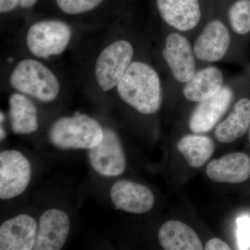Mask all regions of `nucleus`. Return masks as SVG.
I'll use <instances>...</instances> for the list:
<instances>
[{
    "label": "nucleus",
    "mask_w": 250,
    "mask_h": 250,
    "mask_svg": "<svg viewBox=\"0 0 250 250\" xmlns=\"http://www.w3.org/2000/svg\"><path fill=\"white\" fill-rule=\"evenodd\" d=\"M38 227L35 219L27 214L6 220L0 226V250H34Z\"/></svg>",
    "instance_id": "obj_13"
},
{
    "label": "nucleus",
    "mask_w": 250,
    "mask_h": 250,
    "mask_svg": "<svg viewBox=\"0 0 250 250\" xmlns=\"http://www.w3.org/2000/svg\"><path fill=\"white\" fill-rule=\"evenodd\" d=\"M205 250H230L231 248L220 238H213L207 242L205 246Z\"/></svg>",
    "instance_id": "obj_25"
},
{
    "label": "nucleus",
    "mask_w": 250,
    "mask_h": 250,
    "mask_svg": "<svg viewBox=\"0 0 250 250\" xmlns=\"http://www.w3.org/2000/svg\"><path fill=\"white\" fill-rule=\"evenodd\" d=\"M250 125V98L243 97L233 104L227 118L215 126V138L220 143H232L246 134Z\"/></svg>",
    "instance_id": "obj_17"
},
{
    "label": "nucleus",
    "mask_w": 250,
    "mask_h": 250,
    "mask_svg": "<svg viewBox=\"0 0 250 250\" xmlns=\"http://www.w3.org/2000/svg\"><path fill=\"white\" fill-rule=\"evenodd\" d=\"M115 89L123 103L141 114L150 116L159 111L162 79L146 48L141 49Z\"/></svg>",
    "instance_id": "obj_1"
},
{
    "label": "nucleus",
    "mask_w": 250,
    "mask_h": 250,
    "mask_svg": "<svg viewBox=\"0 0 250 250\" xmlns=\"http://www.w3.org/2000/svg\"><path fill=\"white\" fill-rule=\"evenodd\" d=\"M212 0H155L158 16L166 29L179 31L193 40L214 14Z\"/></svg>",
    "instance_id": "obj_7"
},
{
    "label": "nucleus",
    "mask_w": 250,
    "mask_h": 250,
    "mask_svg": "<svg viewBox=\"0 0 250 250\" xmlns=\"http://www.w3.org/2000/svg\"><path fill=\"white\" fill-rule=\"evenodd\" d=\"M238 224V244L240 250L249 249L250 247V218L241 217L237 220Z\"/></svg>",
    "instance_id": "obj_23"
},
{
    "label": "nucleus",
    "mask_w": 250,
    "mask_h": 250,
    "mask_svg": "<svg viewBox=\"0 0 250 250\" xmlns=\"http://www.w3.org/2000/svg\"><path fill=\"white\" fill-rule=\"evenodd\" d=\"M30 163L22 153L6 150L0 153V198L19 196L30 182Z\"/></svg>",
    "instance_id": "obj_9"
},
{
    "label": "nucleus",
    "mask_w": 250,
    "mask_h": 250,
    "mask_svg": "<svg viewBox=\"0 0 250 250\" xmlns=\"http://www.w3.org/2000/svg\"><path fill=\"white\" fill-rule=\"evenodd\" d=\"M90 165L98 173L105 177H117L124 172L126 159L118 135L104 128L101 142L88 151Z\"/></svg>",
    "instance_id": "obj_11"
},
{
    "label": "nucleus",
    "mask_w": 250,
    "mask_h": 250,
    "mask_svg": "<svg viewBox=\"0 0 250 250\" xmlns=\"http://www.w3.org/2000/svg\"><path fill=\"white\" fill-rule=\"evenodd\" d=\"M6 137V131L2 128V125H1V128H0V140L2 141Z\"/></svg>",
    "instance_id": "obj_27"
},
{
    "label": "nucleus",
    "mask_w": 250,
    "mask_h": 250,
    "mask_svg": "<svg viewBox=\"0 0 250 250\" xmlns=\"http://www.w3.org/2000/svg\"><path fill=\"white\" fill-rule=\"evenodd\" d=\"M19 6V0H0V13L6 15L14 12Z\"/></svg>",
    "instance_id": "obj_24"
},
{
    "label": "nucleus",
    "mask_w": 250,
    "mask_h": 250,
    "mask_svg": "<svg viewBox=\"0 0 250 250\" xmlns=\"http://www.w3.org/2000/svg\"><path fill=\"white\" fill-rule=\"evenodd\" d=\"M206 172L213 182L242 183L250 177V157L246 153H230L210 161Z\"/></svg>",
    "instance_id": "obj_16"
},
{
    "label": "nucleus",
    "mask_w": 250,
    "mask_h": 250,
    "mask_svg": "<svg viewBox=\"0 0 250 250\" xmlns=\"http://www.w3.org/2000/svg\"><path fill=\"white\" fill-rule=\"evenodd\" d=\"M74 36L71 23L59 18H45L30 23L23 40L29 56L45 62L65 53Z\"/></svg>",
    "instance_id": "obj_6"
},
{
    "label": "nucleus",
    "mask_w": 250,
    "mask_h": 250,
    "mask_svg": "<svg viewBox=\"0 0 250 250\" xmlns=\"http://www.w3.org/2000/svg\"><path fill=\"white\" fill-rule=\"evenodd\" d=\"M110 195L116 209L135 214L147 213L154 205V195L147 187L130 181L113 184Z\"/></svg>",
    "instance_id": "obj_14"
},
{
    "label": "nucleus",
    "mask_w": 250,
    "mask_h": 250,
    "mask_svg": "<svg viewBox=\"0 0 250 250\" xmlns=\"http://www.w3.org/2000/svg\"><path fill=\"white\" fill-rule=\"evenodd\" d=\"M70 229V218L65 212L57 208L46 210L39 220L34 250H62Z\"/></svg>",
    "instance_id": "obj_12"
},
{
    "label": "nucleus",
    "mask_w": 250,
    "mask_h": 250,
    "mask_svg": "<svg viewBox=\"0 0 250 250\" xmlns=\"http://www.w3.org/2000/svg\"><path fill=\"white\" fill-rule=\"evenodd\" d=\"M248 132H249V141H250V125L249 130H248Z\"/></svg>",
    "instance_id": "obj_28"
},
{
    "label": "nucleus",
    "mask_w": 250,
    "mask_h": 250,
    "mask_svg": "<svg viewBox=\"0 0 250 250\" xmlns=\"http://www.w3.org/2000/svg\"><path fill=\"white\" fill-rule=\"evenodd\" d=\"M104 136V128L96 120L83 113L62 117L49 130L51 143L61 149H90L98 146Z\"/></svg>",
    "instance_id": "obj_8"
},
{
    "label": "nucleus",
    "mask_w": 250,
    "mask_h": 250,
    "mask_svg": "<svg viewBox=\"0 0 250 250\" xmlns=\"http://www.w3.org/2000/svg\"><path fill=\"white\" fill-rule=\"evenodd\" d=\"M134 33L117 32L105 41L94 59L92 80L102 91L115 89L143 48Z\"/></svg>",
    "instance_id": "obj_3"
},
{
    "label": "nucleus",
    "mask_w": 250,
    "mask_h": 250,
    "mask_svg": "<svg viewBox=\"0 0 250 250\" xmlns=\"http://www.w3.org/2000/svg\"><path fill=\"white\" fill-rule=\"evenodd\" d=\"M177 147L189 166L200 167L213 155L215 144L208 136L199 134L187 135L179 140Z\"/></svg>",
    "instance_id": "obj_20"
},
{
    "label": "nucleus",
    "mask_w": 250,
    "mask_h": 250,
    "mask_svg": "<svg viewBox=\"0 0 250 250\" xmlns=\"http://www.w3.org/2000/svg\"><path fill=\"white\" fill-rule=\"evenodd\" d=\"M226 84L225 74L220 67L207 65L199 67L190 80L182 87V93L188 101L199 103L213 96Z\"/></svg>",
    "instance_id": "obj_15"
},
{
    "label": "nucleus",
    "mask_w": 250,
    "mask_h": 250,
    "mask_svg": "<svg viewBox=\"0 0 250 250\" xmlns=\"http://www.w3.org/2000/svg\"><path fill=\"white\" fill-rule=\"evenodd\" d=\"M248 46L234 35L217 6L214 14L192 40L200 67L223 62L246 65Z\"/></svg>",
    "instance_id": "obj_2"
},
{
    "label": "nucleus",
    "mask_w": 250,
    "mask_h": 250,
    "mask_svg": "<svg viewBox=\"0 0 250 250\" xmlns=\"http://www.w3.org/2000/svg\"><path fill=\"white\" fill-rule=\"evenodd\" d=\"M155 59L161 69L178 84L190 80L200 67L192 41L185 34L164 28L155 49Z\"/></svg>",
    "instance_id": "obj_5"
},
{
    "label": "nucleus",
    "mask_w": 250,
    "mask_h": 250,
    "mask_svg": "<svg viewBox=\"0 0 250 250\" xmlns=\"http://www.w3.org/2000/svg\"><path fill=\"white\" fill-rule=\"evenodd\" d=\"M39 0H19L20 8L22 9H31L37 4Z\"/></svg>",
    "instance_id": "obj_26"
},
{
    "label": "nucleus",
    "mask_w": 250,
    "mask_h": 250,
    "mask_svg": "<svg viewBox=\"0 0 250 250\" xmlns=\"http://www.w3.org/2000/svg\"><path fill=\"white\" fill-rule=\"evenodd\" d=\"M11 88L41 103H52L62 89L59 75L45 61L28 56L18 59L8 74Z\"/></svg>",
    "instance_id": "obj_4"
},
{
    "label": "nucleus",
    "mask_w": 250,
    "mask_h": 250,
    "mask_svg": "<svg viewBox=\"0 0 250 250\" xmlns=\"http://www.w3.org/2000/svg\"><path fill=\"white\" fill-rule=\"evenodd\" d=\"M234 96V86L226 83L213 96L197 103L189 118L190 131L200 134L213 129L231 107Z\"/></svg>",
    "instance_id": "obj_10"
},
{
    "label": "nucleus",
    "mask_w": 250,
    "mask_h": 250,
    "mask_svg": "<svg viewBox=\"0 0 250 250\" xmlns=\"http://www.w3.org/2000/svg\"><path fill=\"white\" fill-rule=\"evenodd\" d=\"M218 7L234 35L248 44L250 40V0H231Z\"/></svg>",
    "instance_id": "obj_21"
},
{
    "label": "nucleus",
    "mask_w": 250,
    "mask_h": 250,
    "mask_svg": "<svg viewBox=\"0 0 250 250\" xmlns=\"http://www.w3.org/2000/svg\"><path fill=\"white\" fill-rule=\"evenodd\" d=\"M104 0H56L59 9L70 17L90 14L98 9Z\"/></svg>",
    "instance_id": "obj_22"
},
{
    "label": "nucleus",
    "mask_w": 250,
    "mask_h": 250,
    "mask_svg": "<svg viewBox=\"0 0 250 250\" xmlns=\"http://www.w3.org/2000/svg\"><path fill=\"white\" fill-rule=\"evenodd\" d=\"M158 238L166 250H202L201 240L187 224L169 220L161 227Z\"/></svg>",
    "instance_id": "obj_18"
},
{
    "label": "nucleus",
    "mask_w": 250,
    "mask_h": 250,
    "mask_svg": "<svg viewBox=\"0 0 250 250\" xmlns=\"http://www.w3.org/2000/svg\"><path fill=\"white\" fill-rule=\"evenodd\" d=\"M9 116L13 131L29 134L39 129L38 109L31 98L15 92L9 100Z\"/></svg>",
    "instance_id": "obj_19"
}]
</instances>
